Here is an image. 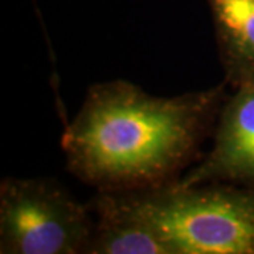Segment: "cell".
<instances>
[{
	"label": "cell",
	"instance_id": "5b68a950",
	"mask_svg": "<svg viewBox=\"0 0 254 254\" xmlns=\"http://www.w3.org/2000/svg\"><path fill=\"white\" fill-rule=\"evenodd\" d=\"M89 208L96 219L86 254H173L163 239L128 215L109 190H99Z\"/></svg>",
	"mask_w": 254,
	"mask_h": 254
},
{
	"label": "cell",
	"instance_id": "277c9868",
	"mask_svg": "<svg viewBox=\"0 0 254 254\" xmlns=\"http://www.w3.org/2000/svg\"><path fill=\"white\" fill-rule=\"evenodd\" d=\"M235 89L219 110L210 151L175 181L180 187L212 182L254 185V86Z\"/></svg>",
	"mask_w": 254,
	"mask_h": 254
},
{
	"label": "cell",
	"instance_id": "3957f363",
	"mask_svg": "<svg viewBox=\"0 0 254 254\" xmlns=\"http://www.w3.org/2000/svg\"><path fill=\"white\" fill-rule=\"evenodd\" d=\"M60 182L11 178L0 182V253H88L95 219Z\"/></svg>",
	"mask_w": 254,
	"mask_h": 254
},
{
	"label": "cell",
	"instance_id": "6da1fadb",
	"mask_svg": "<svg viewBox=\"0 0 254 254\" xmlns=\"http://www.w3.org/2000/svg\"><path fill=\"white\" fill-rule=\"evenodd\" d=\"M225 83L173 98L134 83H95L65 127L68 170L98 190H137L173 182L218 118Z\"/></svg>",
	"mask_w": 254,
	"mask_h": 254
},
{
	"label": "cell",
	"instance_id": "8992f818",
	"mask_svg": "<svg viewBox=\"0 0 254 254\" xmlns=\"http://www.w3.org/2000/svg\"><path fill=\"white\" fill-rule=\"evenodd\" d=\"M226 82L254 86V0H208Z\"/></svg>",
	"mask_w": 254,
	"mask_h": 254
},
{
	"label": "cell",
	"instance_id": "7a4b0ae2",
	"mask_svg": "<svg viewBox=\"0 0 254 254\" xmlns=\"http://www.w3.org/2000/svg\"><path fill=\"white\" fill-rule=\"evenodd\" d=\"M128 215L154 230L173 254H254V185L175 181L109 190Z\"/></svg>",
	"mask_w": 254,
	"mask_h": 254
}]
</instances>
